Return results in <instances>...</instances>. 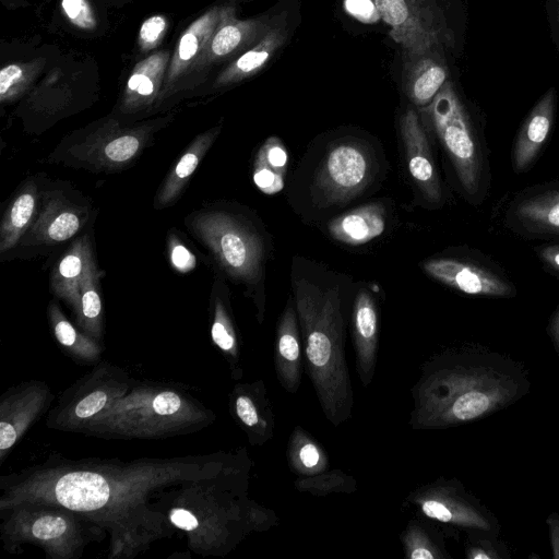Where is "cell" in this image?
I'll return each mask as SVG.
<instances>
[{"mask_svg":"<svg viewBox=\"0 0 559 559\" xmlns=\"http://www.w3.org/2000/svg\"><path fill=\"white\" fill-rule=\"evenodd\" d=\"M530 384L514 360L478 348L447 349L420 368L409 425L444 429L484 418L522 397Z\"/></svg>","mask_w":559,"mask_h":559,"instance_id":"1","label":"cell"},{"mask_svg":"<svg viewBox=\"0 0 559 559\" xmlns=\"http://www.w3.org/2000/svg\"><path fill=\"white\" fill-rule=\"evenodd\" d=\"M297 265L292 272L306 368L325 418L338 427L352 417L354 391L345 355L341 286L333 274Z\"/></svg>","mask_w":559,"mask_h":559,"instance_id":"2","label":"cell"},{"mask_svg":"<svg viewBox=\"0 0 559 559\" xmlns=\"http://www.w3.org/2000/svg\"><path fill=\"white\" fill-rule=\"evenodd\" d=\"M221 267L254 293L260 321L264 313L266 246L258 229L245 218L223 211L202 212L188 223Z\"/></svg>","mask_w":559,"mask_h":559,"instance_id":"3","label":"cell"},{"mask_svg":"<svg viewBox=\"0 0 559 559\" xmlns=\"http://www.w3.org/2000/svg\"><path fill=\"white\" fill-rule=\"evenodd\" d=\"M379 151L361 136H340L324 147L307 188L310 205L342 207L365 193L380 177Z\"/></svg>","mask_w":559,"mask_h":559,"instance_id":"4","label":"cell"},{"mask_svg":"<svg viewBox=\"0 0 559 559\" xmlns=\"http://www.w3.org/2000/svg\"><path fill=\"white\" fill-rule=\"evenodd\" d=\"M420 111L449 156L461 187L474 197L481 179V155L469 111L454 82L447 81Z\"/></svg>","mask_w":559,"mask_h":559,"instance_id":"5","label":"cell"},{"mask_svg":"<svg viewBox=\"0 0 559 559\" xmlns=\"http://www.w3.org/2000/svg\"><path fill=\"white\" fill-rule=\"evenodd\" d=\"M390 35L403 52L441 49L457 44L454 10L450 0H372Z\"/></svg>","mask_w":559,"mask_h":559,"instance_id":"6","label":"cell"},{"mask_svg":"<svg viewBox=\"0 0 559 559\" xmlns=\"http://www.w3.org/2000/svg\"><path fill=\"white\" fill-rule=\"evenodd\" d=\"M155 127L150 123L124 127L116 120H107L73 140L66 150L64 160L94 171L120 169L142 152Z\"/></svg>","mask_w":559,"mask_h":559,"instance_id":"7","label":"cell"},{"mask_svg":"<svg viewBox=\"0 0 559 559\" xmlns=\"http://www.w3.org/2000/svg\"><path fill=\"white\" fill-rule=\"evenodd\" d=\"M406 501L428 519L467 528L474 533H496L490 512L453 479H437L413 490Z\"/></svg>","mask_w":559,"mask_h":559,"instance_id":"8","label":"cell"},{"mask_svg":"<svg viewBox=\"0 0 559 559\" xmlns=\"http://www.w3.org/2000/svg\"><path fill=\"white\" fill-rule=\"evenodd\" d=\"M225 10L226 5L209 9L182 32L171 53L156 107L202 82L206 72L205 52Z\"/></svg>","mask_w":559,"mask_h":559,"instance_id":"9","label":"cell"},{"mask_svg":"<svg viewBox=\"0 0 559 559\" xmlns=\"http://www.w3.org/2000/svg\"><path fill=\"white\" fill-rule=\"evenodd\" d=\"M400 129L413 182L427 201L439 203L442 198L441 185L418 112L408 108L401 117Z\"/></svg>","mask_w":559,"mask_h":559,"instance_id":"10","label":"cell"},{"mask_svg":"<svg viewBox=\"0 0 559 559\" xmlns=\"http://www.w3.org/2000/svg\"><path fill=\"white\" fill-rule=\"evenodd\" d=\"M433 280L467 295L509 297L512 287L497 274L451 258H432L421 264Z\"/></svg>","mask_w":559,"mask_h":559,"instance_id":"11","label":"cell"},{"mask_svg":"<svg viewBox=\"0 0 559 559\" xmlns=\"http://www.w3.org/2000/svg\"><path fill=\"white\" fill-rule=\"evenodd\" d=\"M449 80L450 69L444 50L403 52V88L419 109L428 106Z\"/></svg>","mask_w":559,"mask_h":559,"instance_id":"12","label":"cell"},{"mask_svg":"<svg viewBox=\"0 0 559 559\" xmlns=\"http://www.w3.org/2000/svg\"><path fill=\"white\" fill-rule=\"evenodd\" d=\"M85 214L57 192L43 195L41 209L21 239L23 247L55 245L72 238L82 227Z\"/></svg>","mask_w":559,"mask_h":559,"instance_id":"13","label":"cell"},{"mask_svg":"<svg viewBox=\"0 0 559 559\" xmlns=\"http://www.w3.org/2000/svg\"><path fill=\"white\" fill-rule=\"evenodd\" d=\"M379 309L371 292L360 287L352 310V338L356 358V371L364 386L374 376L379 346Z\"/></svg>","mask_w":559,"mask_h":559,"instance_id":"14","label":"cell"},{"mask_svg":"<svg viewBox=\"0 0 559 559\" xmlns=\"http://www.w3.org/2000/svg\"><path fill=\"white\" fill-rule=\"evenodd\" d=\"M272 22L269 17L239 20L235 8L226 5L223 19L205 52L206 71L211 66L226 60L231 61L246 51L265 34Z\"/></svg>","mask_w":559,"mask_h":559,"instance_id":"15","label":"cell"},{"mask_svg":"<svg viewBox=\"0 0 559 559\" xmlns=\"http://www.w3.org/2000/svg\"><path fill=\"white\" fill-rule=\"evenodd\" d=\"M169 50L153 52L139 61L130 73L120 102V111L134 115L156 107L167 68Z\"/></svg>","mask_w":559,"mask_h":559,"instance_id":"16","label":"cell"},{"mask_svg":"<svg viewBox=\"0 0 559 559\" xmlns=\"http://www.w3.org/2000/svg\"><path fill=\"white\" fill-rule=\"evenodd\" d=\"M299 321L294 298L289 297L276 326L274 368L282 388L297 393L302 378V349Z\"/></svg>","mask_w":559,"mask_h":559,"instance_id":"17","label":"cell"},{"mask_svg":"<svg viewBox=\"0 0 559 559\" xmlns=\"http://www.w3.org/2000/svg\"><path fill=\"white\" fill-rule=\"evenodd\" d=\"M287 35L286 21L283 17L273 20L265 34L254 45L231 60L217 75L214 87L230 86L257 74L285 44Z\"/></svg>","mask_w":559,"mask_h":559,"instance_id":"18","label":"cell"},{"mask_svg":"<svg viewBox=\"0 0 559 559\" xmlns=\"http://www.w3.org/2000/svg\"><path fill=\"white\" fill-rule=\"evenodd\" d=\"M557 104V92L549 87L527 115L513 150V169L524 171L535 159L550 132Z\"/></svg>","mask_w":559,"mask_h":559,"instance_id":"19","label":"cell"},{"mask_svg":"<svg viewBox=\"0 0 559 559\" xmlns=\"http://www.w3.org/2000/svg\"><path fill=\"white\" fill-rule=\"evenodd\" d=\"M386 228L383 204L372 202L334 217L328 224L330 236L348 246H359L376 239Z\"/></svg>","mask_w":559,"mask_h":559,"instance_id":"20","label":"cell"},{"mask_svg":"<svg viewBox=\"0 0 559 559\" xmlns=\"http://www.w3.org/2000/svg\"><path fill=\"white\" fill-rule=\"evenodd\" d=\"M95 264L88 236L79 238L55 265L50 276L51 290L80 308V283Z\"/></svg>","mask_w":559,"mask_h":559,"instance_id":"21","label":"cell"},{"mask_svg":"<svg viewBox=\"0 0 559 559\" xmlns=\"http://www.w3.org/2000/svg\"><path fill=\"white\" fill-rule=\"evenodd\" d=\"M56 499L74 511H93L105 506L110 490L106 479L93 472L63 475L55 487Z\"/></svg>","mask_w":559,"mask_h":559,"instance_id":"22","label":"cell"},{"mask_svg":"<svg viewBox=\"0 0 559 559\" xmlns=\"http://www.w3.org/2000/svg\"><path fill=\"white\" fill-rule=\"evenodd\" d=\"M221 131L216 126L199 134L178 159L156 194L154 206L163 209L173 204L181 194L188 180L210 150Z\"/></svg>","mask_w":559,"mask_h":559,"instance_id":"23","label":"cell"},{"mask_svg":"<svg viewBox=\"0 0 559 559\" xmlns=\"http://www.w3.org/2000/svg\"><path fill=\"white\" fill-rule=\"evenodd\" d=\"M37 186L29 180L7 207L0 226V252L12 249L21 241L35 221Z\"/></svg>","mask_w":559,"mask_h":559,"instance_id":"24","label":"cell"},{"mask_svg":"<svg viewBox=\"0 0 559 559\" xmlns=\"http://www.w3.org/2000/svg\"><path fill=\"white\" fill-rule=\"evenodd\" d=\"M235 408L238 419L252 432L255 443L263 444L273 438L275 419L263 382L257 384L251 394H239Z\"/></svg>","mask_w":559,"mask_h":559,"instance_id":"25","label":"cell"},{"mask_svg":"<svg viewBox=\"0 0 559 559\" xmlns=\"http://www.w3.org/2000/svg\"><path fill=\"white\" fill-rule=\"evenodd\" d=\"M512 215L526 231L559 235V190L523 200Z\"/></svg>","mask_w":559,"mask_h":559,"instance_id":"26","label":"cell"},{"mask_svg":"<svg viewBox=\"0 0 559 559\" xmlns=\"http://www.w3.org/2000/svg\"><path fill=\"white\" fill-rule=\"evenodd\" d=\"M288 156L282 141L269 138L259 148L253 164V181L266 194H275L284 188Z\"/></svg>","mask_w":559,"mask_h":559,"instance_id":"27","label":"cell"},{"mask_svg":"<svg viewBox=\"0 0 559 559\" xmlns=\"http://www.w3.org/2000/svg\"><path fill=\"white\" fill-rule=\"evenodd\" d=\"M290 471L301 477L312 476L329 469V455L321 444L302 427L292 431L286 450Z\"/></svg>","mask_w":559,"mask_h":559,"instance_id":"28","label":"cell"},{"mask_svg":"<svg viewBox=\"0 0 559 559\" xmlns=\"http://www.w3.org/2000/svg\"><path fill=\"white\" fill-rule=\"evenodd\" d=\"M401 539L405 558L444 559L449 557L437 535L416 520L408 522Z\"/></svg>","mask_w":559,"mask_h":559,"instance_id":"29","label":"cell"},{"mask_svg":"<svg viewBox=\"0 0 559 559\" xmlns=\"http://www.w3.org/2000/svg\"><path fill=\"white\" fill-rule=\"evenodd\" d=\"M45 66L44 59L9 63L0 70V102L12 103L21 97Z\"/></svg>","mask_w":559,"mask_h":559,"instance_id":"30","label":"cell"},{"mask_svg":"<svg viewBox=\"0 0 559 559\" xmlns=\"http://www.w3.org/2000/svg\"><path fill=\"white\" fill-rule=\"evenodd\" d=\"M294 486L300 492L323 497L331 493H353L356 490V480L341 469H332L300 477L295 480Z\"/></svg>","mask_w":559,"mask_h":559,"instance_id":"31","label":"cell"},{"mask_svg":"<svg viewBox=\"0 0 559 559\" xmlns=\"http://www.w3.org/2000/svg\"><path fill=\"white\" fill-rule=\"evenodd\" d=\"M98 271L96 264L85 274L80 283V311L90 322L98 319L102 302L98 293Z\"/></svg>","mask_w":559,"mask_h":559,"instance_id":"32","label":"cell"},{"mask_svg":"<svg viewBox=\"0 0 559 559\" xmlns=\"http://www.w3.org/2000/svg\"><path fill=\"white\" fill-rule=\"evenodd\" d=\"M168 27L167 19L164 15H152L141 25L138 44L142 52H150L155 49L164 38Z\"/></svg>","mask_w":559,"mask_h":559,"instance_id":"33","label":"cell"},{"mask_svg":"<svg viewBox=\"0 0 559 559\" xmlns=\"http://www.w3.org/2000/svg\"><path fill=\"white\" fill-rule=\"evenodd\" d=\"M67 19L76 27L90 31L96 26L95 15L87 0H61Z\"/></svg>","mask_w":559,"mask_h":559,"instance_id":"34","label":"cell"},{"mask_svg":"<svg viewBox=\"0 0 559 559\" xmlns=\"http://www.w3.org/2000/svg\"><path fill=\"white\" fill-rule=\"evenodd\" d=\"M212 338L214 343L225 352H231L236 347V340L230 326V321L223 307V304L216 301L215 321L212 325Z\"/></svg>","mask_w":559,"mask_h":559,"instance_id":"35","label":"cell"},{"mask_svg":"<svg viewBox=\"0 0 559 559\" xmlns=\"http://www.w3.org/2000/svg\"><path fill=\"white\" fill-rule=\"evenodd\" d=\"M67 530L66 521L60 516L46 515L39 518L32 526V533L39 539H52L61 536Z\"/></svg>","mask_w":559,"mask_h":559,"instance_id":"36","label":"cell"},{"mask_svg":"<svg viewBox=\"0 0 559 559\" xmlns=\"http://www.w3.org/2000/svg\"><path fill=\"white\" fill-rule=\"evenodd\" d=\"M500 551L499 544L488 537L471 542L466 548V556L469 559H497L506 557Z\"/></svg>","mask_w":559,"mask_h":559,"instance_id":"37","label":"cell"},{"mask_svg":"<svg viewBox=\"0 0 559 559\" xmlns=\"http://www.w3.org/2000/svg\"><path fill=\"white\" fill-rule=\"evenodd\" d=\"M169 257L174 267L180 272H189L195 265L194 255L176 237L169 240Z\"/></svg>","mask_w":559,"mask_h":559,"instance_id":"38","label":"cell"},{"mask_svg":"<svg viewBox=\"0 0 559 559\" xmlns=\"http://www.w3.org/2000/svg\"><path fill=\"white\" fill-rule=\"evenodd\" d=\"M106 400L107 396L104 392H93L79 402L75 407L76 416L80 418L91 417L104 407Z\"/></svg>","mask_w":559,"mask_h":559,"instance_id":"39","label":"cell"},{"mask_svg":"<svg viewBox=\"0 0 559 559\" xmlns=\"http://www.w3.org/2000/svg\"><path fill=\"white\" fill-rule=\"evenodd\" d=\"M545 11L550 38L559 55V0H545Z\"/></svg>","mask_w":559,"mask_h":559,"instance_id":"40","label":"cell"},{"mask_svg":"<svg viewBox=\"0 0 559 559\" xmlns=\"http://www.w3.org/2000/svg\"><path fill=\"white\" fill-rule=\"evenodd\" d=\"M181 406L179 396L174 392H163L153 401V408L158 415H170Z\"/></svg>","mask_w":559,"mask_h":559,"instance_id":"41","label":"cell"},{"mask_svg":"<svg viewBox=\"0 0 559 559\" xmlns=\"http://www.w3.org/2000/svg\"><path fill=\"white\" fill-rule=\"evenodd\" d=\"M170 520L176 526L185 531H193L199 525L197 518L185 509L173 510Z\"/></svg>","mask_w":559,"mask_h":559,"instance_id":"42","label":"cell"},{"mask_svg":"<svg viewBox=\"0 0 559 559\" xmlns=\"http://www.w3.org/2000/svg\"><path fill=\"white\" fill-rule=\"evenodd\" d=\"M55 333L58 341L66 346H71L76 341L75 330L61 317L55 323Z\"/></svg>","mask_w":559,"mask_h":559,"instance_id":"43","label":"cell"},{"mask_svg":"<svg viewBox=\"0 0 559 559\" xmlns=\"http://www.w3.org/2000/svg\"><path fill=\"white\" fill-rule=\"evenodd\" d=\"M346 5L348 11L361 19L370 17L377 11L372 0H346Z\"/></svg>","mask_w":559,"mask_h":559,"instance_id":"44","label":"cell"},{"mask_svg":"<svg viewBox=\"0 0 559 559\" xmlns=\"http://www.w3.org/2000/svg\"><path fill=\"white\" fill-rule=\"evenodd\" d=\"M552 557L559 559V514L554 512L547 519Z\"/></svg>","mask_w":559,"mask_h":559,"instance_id":"45","label":"cell"},{"mask_svg":"<svg viewBox=\"0 0 559 559\" xmlns=\"http://www.w3.org/2000/svg\"><path fill=\"white\" fill-rule=\"evenodd\" d=\"M16 440V431L9 423H0V449H9Z\"/></svg>","mask_w":559,"mask_h":559,"instance_id":"46","label":"cell"},{"mask_svg":"<svg viewBox=\"0 0 559 559\" xmlns=\"http://www.w3.org/2000/svg\"><path fill=\"white\" fill-rule=\"evenodd\" d=\"M542 258L550 266L559 271V246H551L542 251Z\"/></svg>","mask_w":559,"mask_h":559,"instance_id":"47","label":"cell"},{"mask_svg":"<svg viewBox=\"0 0 559 559\" xmlns=\"http://www.w3.org/2000/svg\"><path fill=\"white\" fill-rule=\"evenodd\" d=\"M548 334L552 341L557 354L559 355V309L549 322Z\"/></svg>","mask_w":559,"mask_h":559,"instance_id":"48","label":"cell"}]
</instances>
